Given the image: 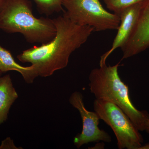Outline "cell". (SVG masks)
I'll return each mask as SVG.
<instances>
[{
    "label": "cell",
    "mask_w": 149,
    "mask_h": 149,
    "mask_svg": "<svg viewBox=\"0 0 149 149\" xmlns=\"http://www.w3.org/2000/svg\"><path fill=\"white\" fill-rule=\"evenodd\" d=\"M56 29L51 41L24 50L17 56L22 63L35 65L39 76H51L66 67L71 54L87 42L93 27L81 26L71 21L65 14L53 19Z\"/></svg>",
    "instance_id": "cell-1"
},
{
    "label": "cell",
    "mask_w": 149,
    "mask_h": 149,
    "mask_svg": "<svg viewBox=\"0 0 149 149\" xmlns=\"http://www.w3.org/2000/svg\"><path fill=\"white\" fill-rule=\"evenodd\" d=\"M120 62L113 65L100 64L89 74V88L96 99L111 102L127 114L139 131L146 130L149 113L139 110L130 100L128 85L121 80L118 72Z\"/></svg>",
    "instance_id": "cell-2"
},
{
    "label": "cell",
    "mask_w": 149,
    "mask_h": 149,
    "mask_svg": "<svg viewBox=\"0 0 149 149\" xmlns=\"http://www.w3.org/2000/svg\"><path fill=\"white\" fill-rule=\"evenodd\" d=\"M0 29L20 33L28 42L41 44L51 41L56 33L52 19L33 15L29 0H6L0 12Z\"/></svg>",
    "instance_id": "cell-3"
},
{
    "label": "cell",
    "mask_w": 149,
    "mask_h": 149,
    "mask_svg": "<svg viewBox=\"0 0 149 149\" xmlns=\"http://www.w3.org/2000/svg\"><path fill=\"white\" fill-rule=\"evenodd\" d=\"M94 111L114 132L120 149H139L143 139L127 114L111 102L96 99Z\"/></svg>",
    "instance_id": "cell-4"
},
{
    "label": "cell",
    "mask_w": 149,
    "mask_h": 149,
    "mask_svg": "<svg viewBox=\"0 0 149 149\" xmlns=\"http://www.w3.org/2000/svg\"><path fill=\"white\" fill-rule=\"evenodd\" d=\"M64 13L73 22L93 27L95 32L117 30L120 17L104 8L100 0H65Z\"/></svg>",
    "instance_id": "cell-5"
},
{
    "label": "cell",
    "mask_w": 149,
    "mask_h": 149,
    "mask_svg": "<svg viewBox=\"0 0 149 149\" xmlns=\"http://www.w3.org/2000/svg\"><path fill=\"white\" fill-rule=\"evenodd\" d=\"M69 102L79 112L83 121L82 132L75 136L74 140V145L77 148L91 142H111V137L109 134L99 128L100 119L97 113L95 111H90L85 107L81 93L74 92L70 97Z\"/></svg>",
    "instance_id": "cell-6"
},
{
    "label": "cell",
    "mask_w": 149,
    "mask_h": 149,
    "mask_svg": "<svg viewBox=\"0 0 149 149\" xmlns=\"http://www.w3.org/2000/svg\"><path fill=\"white\" fill-rule=\"evenodd\" d=\"M146 1L131 6L120 14V22L117 29V35L111 48L101 57L100 63H106L107 58L113 51L117 48L122 49L128 42L136 28Z\"/></svg>",
    "instance_id": "cell-7"
},
{
    "label": "cell",
    "mask_w": 149,
    "mask_h": 149,
    "mask_svg": "<svg viewBox=\"0 0 149 149\" xmlns=\"http://www.w3.org/2000/svg\"><path fill=\"white\" fill-rule=\"evenodd\" d=\"M149 47V1L146 0L132 36L121 49L122 59L136 55Z\"/></svg>",
    "instance_id": "cell-8"
},
{
    "label": "cell",
    "mask_w": 149,
    "mask_h": 149,
    "mask_svg": "<svg viewBox=\"0 0 149 149\" xmlns=\"http://www.w3.org/2000/svg\"><path fill=\"white\" fill-rule=\"evenodd\" d=\"M11 70L20 73L28 84L33 83L35 78L39 76L35 65L21 66L15 61L10 52L0 45V71L5 73Z\"/></svg>",
    "instance_id": "cell-9"
},
{
    "label": "cell",
    "mask_w": 149,
    "mask_h": 149,
    "mask_svg": "<svg viewBox=\"0 0 149 149\" xmlns=\"http://www.w3.org/2000/svg\"><path fill=\"white\" fill-rule=\"evenodd\" d=\"M18 97L10 75L0 77V125L7 120L11 107Z\"/></svg>",
    "instance_id": "cell-10"
},
{
    "label": "cell",
    "mask_w": 149,
    "mask_h": 149,
    "mask_svg": "<svg viewBox=\"0 0 149 149\" xmlns=\"http://www.w3.org/2000/svg\"><path fill=\"white\" fill-rule=\"evenodd\" d=\"M39 11L46 15H52L63 10L65 0H33Z\"/></svg>",
    "instance_id": "cell-11"
},
{
    "label": "cell",
    "mask_w": 149,
    "mask_h": 149,
    "mask_svg": "<svg viewBox=\"0 0 149 149\" xmlns=\"http://www.w3.org/2000/svg\"><path fill=\"white\" fill-rule=\"evenodd\" d=\"M107 8L119 15L123 11L131 6L146 0H103Z\"/></svg>",
    "instance_id": "cell-12"
},
{
    "label": "cell",
    "mask_w": 149,
    "mask_h": 149,
    "mask_svg": "<svg viewBox=\"0 0 149 149\" xmlns=\"http://www.w3.org/2000/svg\"><path fill=\"white\" fill-rule=\"evenodd\" d=\"M15 146L13 141L10 139L8 138L2 142L0 146V149H16Z\"/></svg>",
    "instance_id": "cell-13"
},
{
    "label": "cell",
    "mask_w": 149,
    "mask_h": 149,
    "mask_svg": "<svg viewBox=\"0 0 149 149\" xmlns=\"http://www.w3.org/2000/svg\"><path fill=\"white\" fill-rule=\"evenodd\" d=\"M6 0H0V12L2 9L3 6L4 5Z\"/></svg>",
    "instance_id": "cell-14"
},
{
    "label": "cell",
    "mask_w": 149,
    "mask_h": 149,
    "mask_svg": "<svg viewBox=\"0 0 149 149\" xmlns=\"http://www.w3.org/2000/svg\"><path fill=\"white\" fill-rule=\"evenodd\" d=\"M139 149H149V143L146 144V145L142 146L140 147Z\"/></svg>",
    "instance_id": "cell-15"
},
{
    "label": "cell",
    "mask_w": 149,
    "mask_h": 149,
    "mask_svg": "<svg viewBox=\"0 0 149 149\" xmlns=\"http://www.w3.org/2000/svg\"><path fill=\"white\" fill-rule=\"evenodd\" d=\"M146 131L149 134V119L147 121L146 124Z\"/></svg>",
    "instance_id": "cell-16"
},
{
    "label": "cell",
    "mask_w": 149,
    "mask_h": 149,
    "mask_svg": "<svg viewBox=\"0 0 149 149\" xmlns=\"http://www.w3.org/2000/svg\"><path fill=\"white\" fill-rule=\"evenodd\" d=\"M2 74V72H1V71H0V77H1V76Z\"/></svg>",
    "instance_id": "cell-17"
},
{
    "label": "cell",
    "mask_w": 149,
    "mask_h": 149,
    "mask_svg": "<svg viewBox=\"0 0 149 149\" xmlns=\"http://www.w3.org/2000/svg\"><path fill=\"white\" fill-rule=\"evenodd\" d=\"M147 1H149V0H147Z\"/></svg>",
    "instance_id": "cell-18"
}]
</instances>
